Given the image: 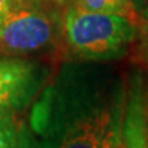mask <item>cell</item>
<instances>
[{
  "label": "cell",
  "instance_id": "9",
  "mask_svg": "<svg viewBox=\"0 0 148 148\" xmlns=\"http://www.w3.org/2000/svg\"><path fill=\"white\" fill-rule=\"evenodd\" d=\"M18 0H0V26L3 21L5 19V16L10 14V11L14 8V5L16 4Z\"/></svg>",
  "mask_w": 148,
  "mask_h": 148
},
{
  "label": "cell",
  "instance_id": "1",
  "mask_svg": "<svg viewBox=\"0 0 148 148\" xmlns=\"http://www.w3.org/2000/svg\"><path fill=\"white\" fill-rule=\"evenodd\" d=\"M127 95L115 73L63 78L33 110L32 148H122Z\"/></svg>",
  "mask_w": 148,
  "mask_h": 148
},
{
  "label": "cell",
  "instance_id": "4",
  "mask_svg": "<svg viewBox=\"0 0 148 148\" xmlns=\"http://www.w3.org/2000/svg\"><path fill=\"white\" fill-rule=\"evenodd\" d=\"M45 78L40 64L19 58H0V111L16 112L34 99Z\"/></svg>",
  "mask_w": 148,
  "mask_h": 148
},
{
  "label": "cell",
  "instance_id": "5",
  "mask_svg": "<svg viewBox=\"0 0 148 148\" xmlns=\"http://www.w3.org/2000/svg\"><path fill=\"white\" fill-rule=\"evenodd\" d=\"M123 148H148L145 90L140 82H133L127 95L123 126Z\"/></svg>",
  "mask_w": 148,
  "mask_h": 148
},
{
  "label": "cell",
  "instance_id": "10",
  "mask_svg": "<svg viewBox=\"0 0 148 148\" xmlns=\"http://www.w3.org/2000/svg\"><path fill=\"white\" fill-rule=\"evenodd\" d=\"M132 3L134 4V7H136L138 15H141L144 11L148 8V0H132Z\"/></svg>",
  "mask_w": 148,
  "mask_h": 148
},
{
  "label": "cell",
  "instance_id": "13",
  "mask_svg": "<svg viewBox=\"0 0 148 148\" xmlns=\"http://www.w3.org/2000/svg\"><path fill=\"white\" fill-rule=\"evenodd\" d=\"M122 148H123V145H122Z\"/></svg>",
  "mask_w": 148,
  "mask_h": 148
},
{
  "label": "cell",
  "instance_id": "2",
  "mask_svg": "<svg viewBox=\"0 0 148 148\" xmlns=\"http://www.w3.org/2000/svg\"><path fill=\"white\" fill-rule=\"evenodd\" d=\"M138 25L126 16L70 5L63 14L62 33L70 51L82 59L106 60L125 55Z\"/></svg>",
  "mask_w": 148,
  "mask_h": 148
},
{
  "label": "cell",
  "instance_id": "7",
  "mask_svg": "<svg viewBox=\"0 0 148 148\" xmlns=\"http://www.w3.org/2000/svg\"><path fill=\"white\" fill-rule=\"evenodd\" d=\"M75 5L88 11L107 12L126 16L136 23H140V15L132 0H77Z\"/></svg>",
  "mask_w": 148,
  "mask_h": 148
},
{
  "label": "cell",
  "instance_id": "11",
  "mask_svg": "<svg viewBox=\"0 0 148 148\" xmlns=\"http://www.w3.org/2000/svg\"><path fill=\"white\" fill-rule=\"evenodd\" d=\"M145 111H147V129H148V90H145Z\"/></svg>",
  "mask_w": 148,
  "mask_h": 148
},
{
  "label": "cell",
  "instance_id": "3",
  "mask_svg": "<svg viewBox=\"0 0 148 148\" xmlns=\"http://www.w3.org/2000/svg\"><path fill=\"white\" fill-rule=\"evenodd\" d=\"M58 30L53 12L32 0H18L0 26V52L27 55L44 51L55 44Z\"/></svg>",
  "mask_w": 148,
  "mask_h": 148
},
{
  "label": "cell",
  "instance_id": "6",
  "mask_svg": "<svg viewBox=\"0 0 148 148\" xmlns=\"http://www.w3.org/2000/svg\"><path fill=\"white\" fill-rule=\"evenodd\" d=\"M15 112L0 111V148H32V136Z\"/></svg>",
  "mask_w": 148,
  "mask_h": 148
},
{
  "label": "cell",
  "instance_id": "12",
  "mask_svg": "<svg viewBox=\"0 0 148 148\" xmlns=\"http://www.w3.org/2000/svg\"><path fill=\"white\" fill-rule=\"evenodd\" d=\"M48 1H62V0H48Z\"/></svg>",
  "mask_w": 148,
  "mask_h": 148
},
{
  "label": "cell",
  "instance_id": "8",
  "mask_svg": "<svg viewBox=\"0 0 148 148\" xmlns=\"http://www.w3.org/2000/svg\"><path fill=\"white\" fill-rule=\"evenodd\" d=\"M140 34H141V53L144 60L148 63V8L140 15Z\"/></svg>",
  "mask_w": 148,
  "mask_h": 148
}]
</instances>
